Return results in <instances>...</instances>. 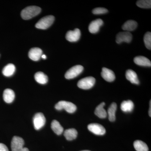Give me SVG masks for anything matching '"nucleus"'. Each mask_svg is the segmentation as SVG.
I'll return each mask as SVG.
<instances>
[{"mask_svg": "<svg viewBox=\"0 0 151 151\" xmlns=\"http://www.w3.org/2000/svg\"><path fill=\"white\" fill-rule=\"evenodd\" d=\"M41 9L37 6H29L22 10L21 12L22 18L24 20L29 19L40 13Z\"/></svg>", "mask_w": 151, "mask_h": 151, "instance_id": "1", "label": "nucleus"}, {"mask_svg": "<svg viewBox=\"0 0 151 151\" xmlns=\"http://www.w3.org/2000/svg\"><path fill=\"white\" fill-rule=\"evenodd\" d=\"M55 108L58 111L65 110L68 113H72L76 110V106L71 102L65 101H60L55 105Z\"/></svg>", "mask_w": 151, "mask_h": 151, "instance_id": "2", "label": "nucleus"}, {"mask_svg": "<svg viewBox=\"0 0 151 151\" xmlns=\"http://www.w3.org/2000/svg\"><path fill=\"white\" fill-rule=\"evenodd\" d=\"M55 17L52 15L47 16L41 19L35 24V27L39 29H45L53 24Z\"/></svg>", "mask_w": 151, "mask_h": 151, "instance_id": "3", "label": "nucleus"}, {"mask_svg": "<svg viewBox=\"0 0 151 151\" xmlns=\"http://www.w3.org/2000/svg\"><path fill=\"white\" fill-rule=\"evenodd\" d=\"M95 83V78L92 76H89L79 80L77 83V86L81 89H89L94 86Z\"/></svg>", "mask_w": 151, "mask_h": 151, "instance_id": "4", "label": "nucleus"}, {"mask_svg": "<svg viewBox=\"0 0 151 151\" xmlns=\"http://www.w3.org/2000/svg\"><path fill=\"white\" fill-rule=\"evenodd\" d=\"M84 70V67L81 65H76L70 68L65 75L66 79H72L78 76L82 73Z\"/></svg>", "mask_w": 151, "mask_h": 151, "instance_id": "5", "label": "nucleus"}, {"mask_svg": "<svg viewBox=\"0 0 151 151\" xmlns=\"http://www.w3.org/2000/svg\"><path fill=\"white\" fill-rule=\"evenodd\" d=\"M33 122L35 129L38 130L44 127L45 124L46 119L42 113H38L35 115Z\"/></svg>", "mask_w": 151, "mask_h": 151, "instance_id": "6", "label": "nucleus"}, {"mask_svg": "<svg viewBox=\"0 0 151 151\" xmlns=\"http://www.w3.org/2000/svg\"><path fill=\"white\" fill-rule=\"evenodd\" d=\"M24 142L23 139L17 136H14L11 142L12 151H20L24 148Z\"/></svg>", "mask_w": 151, "mask_h": 151, "instance_id": "7", "label": "nucleus"}, {"mask_svg": "<svg viewBox=\"0 0 151 151\" xmlns=\"http://www.w3.org/2000/svg\"><path fill=\"white\" fill-rule=\"evenodd\" d=\"M132 40V34L129 32H119L117 34L116 37V42L118 44H120L123 42L130 43Z\"/></svg>", "mask_w": 151, "mask_h": 151, "instance_id": "8", "label": "nucleus"}, {"mask_svg": "<svg viewBox=\"0 0 151 151\" xmlns=\"http://www.w3.org/2000/svg\"><path fill=\"white\" fill-rule=\"evenodd\" d=\"M88 129L90 132L97 135H103L106 132V130L103 126L96 123L89 124Z\"/></svg>", "mask_w": 151, "mask_h": 151, "instance_id": "9", "label": "nucleus"}, {"mask_svg": "<svg viewBox=\"0 0 151 151\" xmlns=\"http://www.w3.org/2000/svg\"><path fill=\"white\" fill-rule=\"evenodd\" d=\"M81 37V32L78 29H75L73 31L68 32L65 35V38L70 42L78 41Z\"/></svg>", "mask_w": 151, "mask_h": 151, "instance_id": "10", "label": "nucleus"}, {"mask_svg": "<svg viewBox=\"0 0 151 151\" xmlns=\"http://www.w3.org/2000/svg\"><path fill=\"white\" fill-rule=\"evenodd\" d=\"M101 76L105 81L108 82H112L114 81L116 78L115 73L113 70L106 68H102Z\"/></svg>", "mask_w": 151, "mask_h": 151, "instance_id": "11", "label": "nucleus"}, {"mask_svg": "<svg viewBox=\"0 0 151 151\" xmlns=\"http://www.w3.org/2000/svg\"><path fill=\"white\" fill-rule=\"evenodd\" d=\"M103 24V22L101 19H98L93 21L90 23L89 26V32L92 34L98 32L100 30V27Z\"/></svg>", "mask_w": 151, "mask_h": 151, "instance_id": "12", "label": "nucleus"}, {"mask_svg": "<svg viewBox=\"0 0 151 151\" xmlns=\"http://www.w3.org/2000/svg\"><path fill=\"white\" fill-rule=\"evenodd\" d=\"M42 55V50L38 47H34L30 50L28 55L30 59L34 61L39 60Z\"/></svg>", "mask_w": 151, "mask_h": 151, "instance_id": "13", "label": "nucleus"}, {"mask_svg": "<svg viewBox=\"0 0 151 151\" xmlns=\"http://www.w3.org/2000/svg\"><path fill=\"white\" fill-rule=\"evenodd\" d=\"M134 62L137 65L142 66L151 67L150 60L145 56H138L134 58Z\"/></svg>", "mask_w": 151, "mask_h": 151, "instance_id": "14", "label": "nucleus"}, {"mask_svg": "<svg viewBox=\"0 0 151 151\" xmlns=\"http://www.w3.org/2000/svg\"><path fill=\"white\" fill-rule=\"evenodd\" d=\"M126 77L127 80L129 81L132 84H139L137 75L134 70L131 69L127 70L126 73Z\"/></svg>", "mask_w": 151, "mask_h": 151, "instance_id": "15", "label": "nucleus"}, {"mask_svg": "<svg viewBox=\"0 0 151 151\" xmlns=\"http://www.w3.org/2000/svg\"><path fill=\"white\" fill-rule=\"evenodd\" d=\"M3 98L6 103H11L14 100L15 93L13 90L10 89H6L3 93Z\"/></svg>", "mask_w": 151, "mask_h": 151, "instance_id": "16", "label": "nucleus"}, {"mask_svg": "<svg viewBox=\"0 0 151 151\" xmlns=\"http://www.w3.org/2000/svg\"><path fill=\"white\" fill-rule=\"evenodd\" d=\"M137 23L136 21L132 20L126 22L122 26V29L126 32H130L134 30L137 27Z\"/></svg>", "mask_w": 151, "mask_h": 151, "instance_id": "17", "label": "nucleus"}, {"mask_svg": "<svg viewBox=\"0 0 151 151\" xmlns=\"http://www.w3.org/2000/svg\"><path fill=\"white\" fill-rule=\"evenodd\" d=\"M105 105V103L104 102L102 103L100 105L97 106V108L95 109V115L98 116L100 119H105L107 116V113L104 108V106Z\"/></svg>", "mask_w": 151, "mask_h": 151, "instance_id": "18", "label": "nucleus"}, {"mask_svg": "<svg viewBox=\"0 0 151 151\" xmlns=\"http://www.w3.org/2000/svg\"><path fill=\"white\" fill-rule=\"evenodd\" d=\"M134 108V104L131 100L124 101L121 104V108L122 111L126 113L131 112Z\"/></svg>", "mask_w": 151, "mask_h": 151, "instance_id": "19", "label": "nucleus"}, {"mask_svg": "<svg viewBox=\"0 0 151 151\" xmlns=\"http://www.w3.org/2000/svg\"><path fill=\"white\" fill-rule=\"evenodd\" d=\"M117 110V105L116 103H113L108 108V113L109 121L113 122L116 120V112Z\"/></svg>", "mask_w": 151, "mask_h": 151, "instance_id": "20", "label": "nucleus"}, {"mask_svg": "<svg viewBox=\"0 0 151 151\" xmlns=\"http://www.w3.org/2000/svg\"><path fill=\"white\" fill-rule=\"evenodd\" d=\"M78 132L74 129H70L65 130L64 133V136L66 139L68 141L73 140L77 137Z\"/></svg>", "mask_w": 151, "mask_h": 151, "instance_id": "21", "label": "nucleus"}, {"mask_svg": "<svg viewBox=\"0 0 151 151\" xmlns=\"http://www.w3.org/2000/svg\"><path fill=\"white\" fill-rule=\"evenodd\" d=\"M36 81L39 84H44L48 81V77L42 72H37L35 75Z\"/></svg>", "mask_w": 151, "mask_h": 151, "instance_id": "22", "label": "nucleus"}, {"mask_svg": "<svg viewBox=\"0 0 151 151\" xmlns=\"http://www.w3.org/2000/svg\"><path fill=\"white\" fill-rule=\"evenodd\" d=\"M15 70L16 68L15 65L12 63H10L4 68L2 71L3 74L5 76L9 77L13 75Z\"/></svg>", "mask_w": 151, "mask_h": 151, "instance_id": "23", "label": "nucleus"}, {"mask_svg": "<svg viewBox=\"0 0 151 151\" xmlns=\"http://www.w3.org/2000/svg\"><path fill=\"white\" fill-rule=\"evenodd\" d=\"M51 127L53 132L57 135L61 134L63 132V128L60 124L59 122L56 120H54L52 121L51 124Z\"/></svg>", "mask_w": 151, "mask_h": 151, "instance_id": "24", "label": "nucleus"}, {"mask_svg": "<svg viewBox=\"0 0 151 151\" xmlns=\"http://www.w3.org/2000/svg\"><path fill=\"white\" fill-rule=\"evenodd\" d=\"M134 147L137 151H148L149 148L146 143L140 140H136L134 143Z\"/></svg>", "mask_w": 151, "mask_h": 151, "instance_id": "25", "label": "nucleus"}, {"mask_svg": "<svg viewBox=\"0 0 151 151\" xmlns=\"http://www.w3.org/2000/svg\"><path fill=\"white\" fill-rule=\"evenodd\" d=\"M137 5L139 7L143 9H150L151 1L150 0H140L137 2Z\"/></svg>", "mask_w": 151, "mask_h": 151, "instance_id": "26", "label": "nucleus"}, {"mask_svg": "<svg viewBox=\"0 0 151 151\" xmlns=\"http://www.w3.org/2000/svg\"><path fill=\"white\" fill-rule=\"evenodd\" d=\"M144 42L146 47L150 50L151 49V33L147 32L145 34L144 38Z\"/></svg>", "mask_w": 151, "mask_h": 151, "instance_id": "27", "label": "nucleus"}, {"mask_svg": "<svg viewBox=\"0 0 151 151\" xmlns=\"http://www.w3.org/2000/svg\"><path fill=\"white\" fill-rule=\"evenodd\" d=\"M108 12L107 9L101 7L96 8L92 10V13L96 15L102 14L107 13Z\"/></svg>", "mask_w": 151, "mask_h": 151, "instance_id": "28", "label": "nucleus"}, {"mask_svg": "<svg viewBox=\"0 0 151 151\" xmlns=\"http://www.w3.org/2000/svg\"><path fill=\"white\" fill-rule=\"evenodd\" d=\"M0 151H9V150L6 145L3 143H0Z\"/></svg>", "mask_w": 151, "mask_h": 151, "instance_id": "29", "label": "nucleus"}, {"mask_svg": "<svg viewBox=\"0 0 151 151\" xmlns=\"http://www.w3.org/2000/svg\"><path fill=\"white\" fill-rule=\"evenodd\" d=\"M151 100L150 101V110H149V116H150V117H151Z\"/></svg>", "mask_w": 151, "mask_h": 151, "instance_id": "30", "label": "nucleus"}, {"mask_svg": "<svg viewBox=\"0 0 151 151\" xmlns=\"http://www.w3.org/2000/svg\"><path fill=\"white\" fill-rule=\"evenodd\" d=\"M20 151H29V150L27 148L24 147Z\"/></svg>", "mask_w": 151, "mask_h": 151, "instance_id": "31", "label": "nucleus"}, {"mask_svg": "<svg viewBox=\"0 0 151 151\" xmlns=\"http://www.w3.org/2000/svg\"><path fill=\"white\" fill-rule=\"evenodd\" d=\"M41 58L44 59H45L47 58V57L45 55H42L41 56Z\"/></svg>", "mask_w": 151, "mask_h": 151, "instance_id": "32", "label": "nucleus"}, {"mask_svg": "<svg viewBox=\"0 0 151 151\" xmlns=\"http://www.w3.org/2000/svg\"><path fill=\"white\" fill-rule=\"evenodd\" d=\"M90 151L89 150H83V151Z\"/></svg>", "mask_w": 151, "mask_h": 151, "instance_id": "33", "label": "nucleus"}]
</instances>
